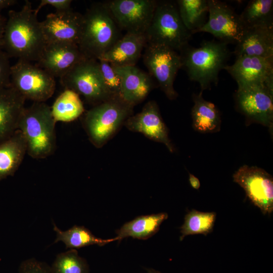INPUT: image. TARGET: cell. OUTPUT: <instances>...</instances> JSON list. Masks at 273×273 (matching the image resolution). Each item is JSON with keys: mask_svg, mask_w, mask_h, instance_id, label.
Segmentation results:
<instances>
[{"mask_svg": "<svg viewBox=\"0 0 273 273\" xmlns=\"http://www.w3.org/2000/svg\"><path fill=\"white\" fill-rule=\"evenodd\" d=\"M83 23V15L70 9L49 14L40 24L47 43L62 42L78 45Z\"/></svg>", "mask_w": 273, "mask_h": 273, "instance_id": "cell-14", "label": "cell"}, {"mask_svg": "<svg viewBox=\"0 0 273 273\" xmlns=\"http://www.w3.org/2000/svg\"><path fill=\"white\" fill-rule=\"evenodd\" d=\"M86 58L77 44L48 42L36 65L55 78H60Z\"/></svg>", "mask_w": 273, "mask_h": 273, "instance_id": "cell-16", "label": "cell"}, {"mask_svg": "<svg viewBox=\"0 0 273 273\" xmlns=\"http://www.w3.org/2000/svg\"><path fill=\"white\" fill-rule=\"evenodd\" d=\"M97 61L101 78L106 90L112 98H120L121 79L119 75L110 63L102 60H97Z\"/></svg>", "mask_w": 273, "mask_h": 273, "instance_id": "cell-31", "label": "cell"}, {"mask_svg": "<svg viewBox=\"0 0 273 273\" xmlns=\"http://www.w3.org/2000/svg\"><path fill=\"white\" fill-rule=\"evenodd\" d=\"M10 57L2 50L0 51V87L10 85L11 66Z\"/></svg>", "mask_w": 273, "mask_h": 273, "instance_id": "cell-33", "label": "cell"}, {"mask_svg": "<svg viewBox=\"0 0 273 273\" xmlns=\"http://www.w3.org/2000/svg\"><path fill=\"white\" fill-rule=\"evenodd\" d=\"M236 80L238 86L263 84L273 91V59L241 56L224 69Z\"/></svg>", "mask_w": 273, "mask_h": 273, "instance_id": "cell-15", "label": "cell"}, {"mask_svg": "<svg viewBox=\"0 0 273 273\" xmlns=\"http://www.w3.org/2000/svg\"><path fill=\"white\" fill-rule=\"evenodd\" d=\"M26 153V142L19 130L0 143V181L14 175Z\"/></svg>", "mask_w": 273, "mask_h": 273, "instance_id": "cell-22", "label": "cell"}, {"mask_svg": "<svg viewBox=\"0 0 273 273\" xmlns=\"http://www.w3.org/2000/svg\"><path fill=\"white\" fill-rule=\"evenodd\" d=\"M125 126L131 131L142 133L152 141L163 143L170 152H173L167 128L155 102H148L141 112L127 119Z\"/></svg>", "mask_w": 273, "mask_h": 273, "instance_id": "cell-17", "label": "cell"}, {"mask_svg": "<svg viewBox=\"0 0 273 273\" xmlns=\"http://www.w3.org/2000/svg\"><path fill=\"white\" fill-rule=\"evenodd\" d=\"M113 66L121 79L120 98L132 107L143 101L153 87L151 77L135 65Z\"/></svg>", "mask_w": 273, "mask_h": 273, "instance_id": "cell-18", "label": "cell"}, {"mask_svg": "<svg viewBox=\"0 0 273 273\" xmlns=\"http://www.w3.org/2000/svg\"><path fill=\"white\" fill-rule=\"evenodd\" d=\"M143 61L166 96L171 100L175 99L178 94L173 84L176 74L181 68L179 54L164 45L147 43Z\"/></svg>", "mask_w": 273, "mask_h": 273, "instance_id": "cell-8", "label": "cell"}, {"mask_svg": "<svg viewBox=\"0 0 273 273\" xmlns=\"http://www.w3.org/2000/svg\"><path fill=\"white\" fill-rule=\"evenodd\" d=\"M51 111L56 122H68L78 118L84 109L79 95L72 90L65 89L56 99Z\"/></svg>", "mask_w": 273, "mask_h": 273, "instance_id": "cell-28", "label": "cell"}, {"mask_svg": "<svg viewBox=\"0 0 273 273\" xmlns=\"http://www.w3.org/2000/svg\"><path fill=\"white\" fill-rule=\"evenodd\" d=\"M233 177L263 214L272 212L273 178L270 174L257 166L244 165L234 173Z\"/></svg>", "mask_w": 273, "mask_h": 273, "instance_id": "cell-12", "label": "cell"}, {"mask_svg": "<svg viewBox=\"0 0 273 273\" xmlns=\"http://www.w3.org/2000/svg\"><path fill=\"white\" fill-rule=\"evenodd\" d=\"M70 0H41L39 5L35 9L38 13L40 9L44 6L50 5L55 8L56 11H63L71 9Z\"/></svg>", "mask_w": 273, "mask_h": 273, "instance_id": "cell-34", "label": "cell"}, {"mask_svg": "<svg viewBox=\"0 0 273 273\" xmlns=\"http://www.w3.org/2000/svg\"><path fill=\"white\" fill-rule=\"evenodd\" d=\"M37 15L28 1L20 10L9 12L3 49L10 58L30 62L39 60L47 42Z\"/></svg>", "mask_w": 273, "mask_h": 273, "instance_id": "cell-1", "label": "cell"}, {"mask_svg": "<svg viewBox=\"0 0 273 273\" xmlns=\"http://www.w3.org/2000/svg\"><path fill=\"white\" fill-rule=\"evenodd\" d=\"M180 52L181 68L190 80L199 84L201 92L217 85L231 55L228 44L214 40L203 41L198 48L188 44Z\"/></svg>", "mask_w": 273, "mask_h": 273, "instance_id": "cell-2", "label": "cell"}, {"mask_svg": "<svg viewBox=\"0 0 273 273\" xmlns=\"http://www.w3.org/2000/svg\"><path fill=\"white\" fill-rule=\"evenodd\" d=\"M6 20L0 13V51L3 49V38Z\"/></svg>", "mask_w": 273, "mask_h": 273, "instance_id": "cell-35", "label": "cell"}, {"mask_svg": "<svg viewBox=\"0 0 273 273\" xmlns=\"http://www.w3.org/2000/svg\"><path fill=\"white\" fill-rule=\"evenodd\" d=\"M55 120L51 108L44 102H33L23 110L18 130L23 134L27 153L35 159L52 155L56 148Z\"/></svg>", "mask_w": 273, "mask_h": 273, "instance_id": "cell-3", "label": "cell"}, {"mask_svg": "<svg viewBox=\"0 0 273 273\" xmlns=\"http://www.w3.org/2000/svg\"><path fill=\"white\" fill-rule=\"evenodd\" d=\"M180 19L192 34L199 32L208 18V0H178L176 1Z\"/></svg>", "mask_w": 273, "mask_h": 273, "instance_id": "cell-25", "label": "cell"}, {"mask_svg": "<svg viewBox=\"0 0 273 273\" xmlns=\"http://www.w3.org/2000/svg\"><path fill=\"white\" fill-rule=\"evenodd\" d=\"M53 229L56 233V239L54 243L61 241L65 244L66 248L78 249L92 245L102 246L110 242L119 241L117 237L109 239L96 237L83 226L74 225L63 231L54 223Z\"/></svg>", "mask_w": 273, "mask_h": 273, "instance_id": "cell-26", "label": "cell"}, {"mask_svg": "<svg viewBox=\"0 0 273 273\" xmlns=\"http://www.w3.org/2000/svg\"><path fill=\"white\" fill-rule=\"evenodd\" d=\"M132 106L118 97L96 105L85 114L84 126L92 144L102 147L119 128L132 111Z\"/></svg>", "mask_w": 273, "mask_h": 273, "instance_id": "cell-6", "label": "cell"}, {"mask_svg": "<svg viewBox=\"0 0 273 273\" xmlns=\"http://www.w3.org/2000/svg\"><path fill=\"white\" fill-rule=\"evenodd\" d=\"M60 81L65 89L82 95L96 105L112 98L104 85L96 59L81 61L60 78Z\"/></svg>", "mask_w": 273, "mask_h": 273, "instance_id": "cell-9", "label": "cell"}, {"mask_svg": "<svg viewBox=\"0 0 273 273\" xmlns=\"http://www.w3.org/2000/svg\"><path fill=\"white\" fill-rule=\"evenodd\" d=\"M168 218L165 212L140 216L124 223L116 231L119 241L127 237L147 239L159 230L161 223Z\"/></svg>", "mask_w": 273, "mask_h": 273, "instance_id": "cell-24", "label": "cell"}, {"mask_svg": "<svg viewBox=\"0 0 273 273\" xmlns=\"http://www.w3.org/2000/svg\"><path fill=\"white\" fill-rule=\"evenodd\" d=\"M10 84L33 102H45L56 89L54 77L37 65L21 60L11 66Z\"/></svg>", "mask_w": 273, "mask_h": 273, "instance_id": "cell-7", "label": "cell"}, {"mask_svg": "<svg viewBox=\"0 0 273 273\" xmlns=\"http://www.w3.org/2000/svg\"><path fill=\"white\" fill-rule=\"evenodd\" d=\"M17 3L15 0H0V13L2 10L9 8Z\"/></svg>", "mask_w": 273, "mask_h": 273, "instance_id": "cell-37", "label": "cell"}, {"mask_svg": "<svg viewBox=\"0 0 273 273\" xmlns=\"http://www.w3.org/2000/svg\"><path fill=\"white\" fill-rule=\"evenodd\" d=\"M147 272L148 273H161V272L158 271V270H155L154 269H148V270H147Z\"/></svg>", "mask_w": 273, "mask_h": 273, "instance_id": "cell-38", "label": "cell"}, {"mask_svg": "<svg viewBox=\"0 0 273 273\" xmlns=\"http://www.w3.org/2000/svg\"><path fill=\"white\" fill-rule=\"evenodd\" d=\"M25 100L11 84L0 87V143L18 130Z\"/></svg>", "mask_w": 273, "mask_h": 273, "instance_id": "cell-20", "label": "cell"}, {"mask_svg": "<svg viewBox=\"0 0 273 273\" xmlns=\"http://www.w3.org/2000/svg\"><path fill=\"white\" fill-rule=\"evenodd\" d=\"M146 44L145 34L126 32L98 60L117 66H135Z\"/></svg>", "mask_w": 273, "mask_h": 273, "instance_id": "cell-19", "label": "cell"}, {"mask_svg": "<svg viewBox=\"0 0 273 273\" xmlns=\"http://www.w3.org/2000/svg\"><path fill=\"white\" fill-rule=\"evenodd\" d=\"M189 180L192 187L196 190H198L200 187V183L199 179L195 175L189 173Z\"/></svg>", "mask_w": 273, "mask_h": 273, "instance_id": "cell-36", "label": "cell"}, {"mask_svg": "<svg viewBox=\"0 0 273 273\" xmlns=\"http://www.w3.org/2000/svg\"><path fill=\"white\" fill-rule=\"evenodd\" d=\"M50 269L51 273H89L87 262L74 249L59 254Z\"/></svg>", "mask_w": 273, "mask_h": 273, "instance_id": "cell-30", "label": "cell"}, {"mask_svg": "<svg viewBox=\"0 0 273 273\" xmlns=\"http://www.w3.org/2000/svg\"><path fill=\"white\" fill-rule=\"evenodd\" d=\"M157 2L154 0H114L105 4L119 28L126 32L145 35Z\"/></svg>", "mask_w": 273, "mask_h": 273, "instance_id": "cell-11", "label": "cell"}, {"mask_svg": "<svg viewBox=\"0 0 273 273\" xmlns=\"http://www.w3.org/2000/svg\"><path fill=\"white\" fill-rule=\"evenodd\" d=\"M192 35L180 19L176 2L157 1L145 34L147 43L164 45L180 51L188 44Z\"/></svg>", "mask_w": 273, "mask_h": 273, "instance_id": "cell-5", "label": "cell"}, {"mask_svg": "<svg viewBox=\"0 0 273 273\" xmlns=\"http://www.w3.org/2000/svg\"><path fill=\"white\" fill-rule=\"evenodd\" d=\"M83 17L78 46L86 58L98 60L121 37L119 27L105 3L93 4Z\"/></svg>", "mask_w": 273, "mask_h": 273, "instance_id": "cell-4", "label": "cell"}, {"mask_svg": "<svg viewBox=\"0 0 273 273\" xmlns=\"http://www.w3.org/2000/svg\"><path fill=\"white\" fill-rule=\"evenodd\" d=\"M233 54L273 59V27L245 28Z\"/></svg>", "mask_w": 273, "mask_h": 273, "instance_id": "cell-21", "label": "cell"}, {"mask_svg": "<svg viewBox=\"0 0 273 273\" xmlns=\"http://www.w3.org/2000/svg\"><path fill=\"white\" fill-rule=\"evenodd\" d=\"M194 106L192 117L194 128L200 132H215L219 130L221 119L215 105L205 100L202 92L193 95Z\"/></svg>", "mask_w": 273, "mask_h": 273, "instance_id": "cell-23", "label": "cell"}, {"mask_svg": "<svg viewBox=\"0 0 273 273\" xmlns=\"http://www.w3.org/2000/svg\"><path fill=\"white\" fill-rule=\"evenodd\" d=\"M236 101L248 120L270 129L273 123V91L263 84L238 86Z\"/></svg>", "mask_w": 273, "mask_h": 273, "instance_id": "cell-10", "label": "cell"}, {"mask_svg": "<svg viewBox=\"0 0 273 273\" xmlns=\"http://www.w3.org/2000/svg\"><path fill=\"white\" fill-rule=\"evenodd\" d=\"M208 18L199 32H207L226 44L241 39L245 27L240 15L229 5L218 0H208Z\"/></svg>", "mask_w": 273, "mask_h": 273, "instance_id": "cell-13", "label": "cell"}, {"mask_svg": "<svg viewBox=\"0 0 273 273\" xmlns=\"http://www.w3.org/2000/svg\"><path fill=\"white\" fill-rule=\"evenodd\" d=\"M216 216L214 212H204L192 209L185 216L184 222L180 227V240L189 235L206 236L210 233L213 231Z\"/></svg>", "mask_w": 273, "mask_h": 273, "instance_id": "cell-29", "label": "cell"}, {"mask_svg": "<svg viewBox=\"0 0 273 273\" xmlns=\"http://www.w3.org/2000/svg\"><path fill=\"white\" fill-rule=\"evenodd\" d=\"M239 15L245 28L272 27L273 1H250Z\"/></svg>", "mask_w": 273, "mask_h": 273, "instance_id": "cell-27", "label": "cell"}, {"mask_svg": "<svg viewBox=\"0 0 273 273\" xmlns=\"http://www.w3.org/2000/svg\"><path fill=\"white\" fill-rule=\"evenodd\" d=\"M18 273H51L50 267L34 258L23 261L19 266Z\"/></svg>", "mask_w": 273, "mask_h": 273, "instance_id": "cell-32", "label": "cell"}]
</instances>
